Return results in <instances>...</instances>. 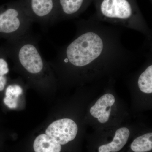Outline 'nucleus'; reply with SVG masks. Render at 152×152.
<instances>
[{
  "label": "nucleus",
  "mask_w": 152,
  "mask_h": 152,
  "mask_svg": "<svg viewBox=\"0 0 152 152\" xmlns=\"http://www.w3.org/2000/svg\"><path fill=\"white\" fill-rule=\"evenodd\" d=\"M98 20L114 26L138 31L151 40V30L142 15L137 0H94Z\"/></svg>",
  "instance_id": "1"
},
{
  "label": "nucleus",
  "mask_w": 152,
  "mask_h": 152,
  "mask_svg": "<svg viewBox=\"0 0 152 152\" xmlns=\"http://www.w3.org/2000/svg\"><path fill=\"white\" fill-rule=\"evenodd\" d=\"M33 22L19 0L0 7V37L16 39L30 32Z\"/></svg>",
  "instance_id": "2"
},
{
  "label": "nucleus",
  "mask_w": 152,
  "mask_h": 152,
  "mask_svg": "<svg viewBox=\"0 0 152 152\" xmlns=\"http://www.w3.org/2000/svg\"><path fill=\"white\" fill-rule=\"evenodd\" d=\"M33 22L42 26L54 24L56 18L57 0H19Z\"/></svg>",
  "instance_id": "3"
},
{
  "label": "nucleus",
  "mask_w": 152,
  "mask_h": 152,
  "mask_svg": "<svg viewBox=\"0 0 152 152\" xmlns=\"http://www.w3.org/2000/svg\"><path fill=\"white\" fill-rule=\"evenodd\" d=\"M77 132V126L74 121L64 118L52 123L47 128L46 134L61 145H64L74 140Z\"/></svg>",
  "instance_id": "4"
},
{
  "label": "nucleus",
  "mask_w": 152,
  "mask_h": 152,
  "mask_svg": "<svg viewBox=\"0 0 152 152\" xmlns=\"http://www.w3.org/2000/svg\"><path fill=\"white\" fill-rule=\"evenodd\" d=\"M94 0H57L56 22L79 16Z\"/></svg>",
  "instance_id": "5"
},
{
  "label": "nucleus",
  "mask_w": 152,
  "mask_h": 152,
  "mask_svg": "<svg viewBox=\"0 0 152 152\" xmlns=\"http://www.w3.org/2000/svg\"><path fill=\"white\" fill-rule=\"evenodd\" d=\"M115 102L113 95L105 94L99 98L90 109V113L94 118H97L99 122L105 123L108 121L111 111V107Z\"/></svg>",
  "instance_id": "6"
},
{
  "label": "nucleus",
  "mask_w": 152,
  "mask_h": 152,
  "mask_svg": "<svg viewBox=\"0 0 152 152\" xmlns=\"http://www.w3.org/2000/svg\"><path fill=\"white\" fill-rule=\"evenodd\" d=\"M130 135L129 130L121 128L117 130L113 141L99 147V152H117L122 149Z\"/></svg>",
  "instance_id": "7"
},
{
  "label": "nucleus",
  "mask_w": 152,
  "mask_h": 152,
  "mask_svg": "<svg viewBox=\"0 0 152 152\" xmlns=\"http://www.w3.org/2000/svg\"><path fill=\"white\" fill-rule=\"evenodd\" d=\"M34 149L35 152H60L61 146V144L48 135L42 134L36 138L34 143Z\"/></svg>",
  "instance_id": "8"
},
{
  "label": "nucleus",
  "mask_w": 152,
  "mask_h": 152,
  "mask_svg": "<svg viewBox=\"0 0 152 152\" xmlns=\"http://www.w3.org/2000/svg\"><path fill=\"white\" fill-rule=\"evenodd\" d=\"M134 152H147L152 149V133H149L135 139L131 145Z\"/></svg>",
  "instance_id": "9"
},
{
  "label": "nucleus",
  "mask_w": 152,
  "mask_h": 152,
  "mask_svg": "<svg viewBox=\"0 0 152 152\" xmlns=\"http://www.w3.org/2000/svg\"><path fill=\"white\" fill-rule=\"evenodd\" d=\"M138 86L141 91L148 94L152 93V65L148 66L140 75Z\"/></svg>",
  "instance_id": "10"
},
{
  "label": "nucleus",
  "mask_w": 152,
  "mask_h": 152,
  "mask_svg": "<svg viewBox=\"0 0 152 152\" xmlns=\"http://www.w3.org/2000/svg\"><path fill=\"white\" fill-rule=\"evenodd\" d=\"M23 92V88L20 85L18 84L10 85L6 89V97L12 99H18Z\"/></svg>",
  "instance_id": "11"
},
{
  "label": "nucleus",
  "mask_w": 152,
  "mask_h": 152,
  "mask_svg": "<svg viewBox=\"0 0 152 152\" xmlns=\"http://www.w3.org/2000/svg\"><path fill=\"white\" fill-rule=\"evenodd\" d=\"M7 81V78L6 76H0V91L4 88Z\"/></svg>",
  "instance_id": "12"
},
{
  "label": "nucleus",
  "mask_w": 152,
  "mask_h": 152,
  "mask_svg": "<svg viewBox=\"0 0 152 152\" xmlns=\"http://www.w3.org/2000/svg\"><path fill=\"white\" fill-rule=\"evenodd\" d=\"M151 1H152V0H151Z\"/></svg>",
  "instance_id": "13"
}]
</instances>
